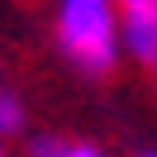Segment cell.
<instances>
[{
	"instance_id": "cell-5",
	"label": "cell",
	"mask_w": 157,
	"mask_h": 157,
	"mask_svg": "<svg viewBox=\"0 0 157 157\" xmlns=\"http://www.w3.org/2000/svg\"><path fill=\"white\" fill-rule=\"evenodd\" d=\"M33 157H67V152H57V147H48V143H43V147H38Z\"/></svg>"
},
{
	"instance_id": "cell-2",
	"label": "cell",
	"mask_w": 157,
	"mask_h": 157,
	"mask_svg": "<svg viewBox=\"0 0 157 157\" xmlns=\"http://www.w3.org/2000/svg\"><path fill=\"white\" fill-rule=\"evenodd\" d=\"M114 29H119V43L138 62H147V67L157 62V0H119Z\"/></svg>"
},
{
	"instance_id": "cell-4",
	"label": "cell",
	"mask_w": 157,
	"mask_h": 157,
	"mask_svg": "<svg viewBox=\"0 0 157 157\" xmlns=\"http://www.w3.org/2000/svg\"><path fill=\"white\" fill-rule=\"evenodd\" d=\"M67 157H105V152H95V147H86V143H81V147H71Z\"/></svg>"
},
{
	"instance_id": "cell-6",
	"label": "cell",
	"mask_w": 157,
	"mask_h": 157,
	"mask_svg": "<svg viewBox=\"0 0 157 157\" xmlns=\"http://www.w3.org/2000/svg\"><path fill=\"white\" fill-rule=\"evenodd\" d=\"M0 157H5V152H0Z\"/></svg>"
},
{
	"instance_id": "cell-1",
	"label": "cell",
	"mask_w": 157,
	"mask_h": 157,
	"mask_svg": "<svg viewBox=\"0 0 157 157\" xmlns=\"http://www.w3.org/2000/svg\"><path fill=\"white\" fill-rule=\"evenodd\" d=\"M57 43L81 71H109L119 52L114 0H62L57 5Z\"/></svg>"
},
{
	"instance_id": "cell-3",
	"label": "cell",
	"mask_w": 157,
	"mask_h": 157,
	"mask_svg": "<svg viewBox=\"0 0 157 157\" xmlns=\"http://www.w3.org/2000/svg\"><path fill=\"white\" fill-rule=\"evenodd\" d=\"M19 100H10V95H0V133H10V128H19Z\"/></svg>"
}]
</instances>
